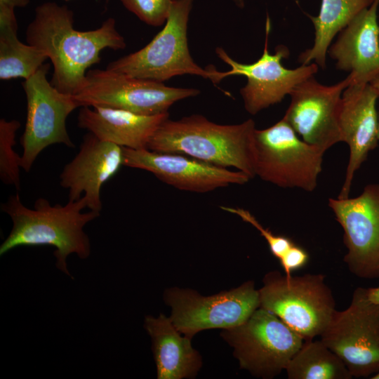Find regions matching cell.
<instances>
[{
  "instance_id": "ac0fdd59",
  "label": "cell",
  "mask_w": 379,
  "mask_h": 379,
  "mask_svg": "<svg viewBox=\"0 0 379 379\" xmlns=\"http://www.w3.org/2000/svg\"><path fill=\"white\" fill-rule=\"evenodd\" d=\"M375 0L360 12L328 48L337 69L349 72L350 84L370 83L379 74V24Z\"/></svg>"
},
{
  "instance_id": "8fae6325",
  "label": "cell",
  "mask_w": 379,
  "mask_h": 379,
  "mask_svg": "<svg viewBox=\"0 0 379 379\" xmlns=\"http://www.w3.org/2000/svg\"><path fill=\"white\" fill-rule=\"evenodd\" d=\"M164 300L172 309L171 322L190 338L204 329L238 326L260 307L259 291L253 281L211 296H202L190 289L171 288L164 293Z\"/></svg>"
},
{
  "instance_id": "603a6c76",
  "label": "cell",
  "mask_w": 379,
  "mask_h": 379,
  "mask_svg": "<svg viewBox=\"0 0 379 379\" xmlns=\"http://www.w3.org/2000/svg\"><path fill=\"white\" fill-rule=\"evenodd\" d=\"M289 379H351L344 362L321 340H304L285 368Z\"/></svg>"
},
{
  "instance_id": "d6a6232c",
  "label": "cell",
  "mask_w": 379,
  "mask_h": 379,
  "mask_svg": "<svg viewBox=\"0 0 379 379\" xmlns=\"http://www.w3.org/2000/svg\"><path fill=\"white\" fill-rule=\"evenodd\" d=\"M66 1H70V0H65ZM106 3H108L109 0H105Z\"/></svg>"
},
{
  "instance_id": "ffe728a7",
  "label": "cell",
  "mask_w": 379,
  "mask_h": 379,
  "mask_svg": "<svg viewBox=\"0 0 379 379\" xmlns=\"http://www.w3.org/2000/svg\"><path fill=\"white\" fill-rule=\"evenodd\" d=\"M145 328L152 341L157 378L180 379L194 376L201 360L192 347L190 339L182 336L169 317L160 314L157 318L146 316Z\"/></svg>"
},
{
  "instance_id": "e0dca14e",
  "label": "cell",
  "mask_w": 379,
  "mask_h": 379,
  "mask_svg": "<svg viewBox=\"0 0 379 379\" xmlns=\"http://www.w3.org/2000/svg\"><path fill=\"white\" fill-rule=\"evenodd\" d=\"M124 166L123 147L86 134L74 159L60 175V185L68 190V199L76 201L84 193L87 208L100 212L102 186Z\"/></svg>"
},
{
  "instance_id": "6da1fadb",
  "label": "cell",
  "mask_w": 379,
  "mask_h": 379,
  "mask_svg": "<svg viewBox=\"0 0 379 379\" xmlns=\"http://www.w3.org/2000/svg\"><path fill=\"white\" fill-rule=\"evenodd\" d=\"M73 23V11L66 5L46 1L35 8L25 32L27 44L43 51L51 61V84L70 95L81 86L88 69L100 62L102 50L124 49L126 46L113 18L88 31L77 30Z\"/></svg>"
},
{
  "instance_id": "d4e9b609",
  "label": "cell",
  "mask_w": 379,
  "mask_h": 379,
  "mask_svg": "<svg viewBox=\"0 0 379 379\" xmlns=\"http://www.w3.org/2000/svg\"><path fill=\"white\" fill-rule=\"evenodd\" d=\"M124 7L148 25L159 27L167 20L173 0H119Z\"/></svg>"
},
{
  "instance_id": "ba28073f",
  "label": "cell",
  "mask_w": 379,
  "mask_h": 379,
  "mask_svg": "<svg viewBox=\"0 0 379 379\" xmlns=\"http://www.w3.org/2000/svg\"><path fill=\"white\" fill-rule=\"evenodd\" d=\"M221 335L234 348L240 367L262 378H272L285 370L304 342L277 316L262 307Z\"/></svg>"
},
{
  "instance_id": "8992f818",
  "label": "cell",
  "mask_w": 379,
  "mask_h": 379,
  "mask_svg": "<svg viewBox=\"0 0 379 379\" xmlns=\"http://www.w3.org/2000/svg\"><path fill=\"white\" fill-rule=\"evenodd\" d=\"M254 142L255 175L279 187L314 190L325 152L301 140L286 120L255 128Z\"/></svg>"
},
{
  "instance_id": "30bf717a",
  "label": "cell",
  "mask_w": 379,
  "mask_h": 379,
  "mask_svg": "<svg viewBox=\"0 0 379 379\" xmlns=\"http://www.w3.org/2000/svg\"><path fill=\"white\" fill-rule=\"evenodd\" d=\"M50 65L44 63L22 84L27 100V118L20 139V167L29 172L47 147L63 144L72 148L66 126L68 116L79 107L73 95L60 92L47 79Z\"/></svg>"
},
{
  "instance_id": "cb8c5ba5",
  "label": "cell",
  "mask_w": 379,
  "mask_h": 379,
  "mask_svg": "<svg viewBox=\"0 0 379 379\" xmlns=\"http://www.w3.org/2000/svg\"><path fill=\"white\" fill-rule=\"evenodd\" d=\"M20 123L15 119L0 120V178L18 192L21 190L20 168L21 157L14 149Z\"/></svg>"
},
{
  "instance_id": "4316f807",
  "label": "cell",
  "mask_w": 379,
  "mask_h": 379,
  "mask_svg": "<svg viewBox=\"0 0 379 379\" xmlns=\"http://www.w3.org/2000/svg\"><path fill=\"white\" fill-rule=\"evenodd\" d=\"M309 260L307 252L302 247L295 244L279 260L285 274L288 277L292 275V272L304 267Z\"/></svg>"
},
{
  "instance_id": "3957f363",
  "label": "cell",
  "mask_w": 379,
  "mask_h": 379,
  "mask_svg": "<svg viewBox=\"0 0 379 379\" xmlns=\"http://www.w3.org/2000/svg\"><path fill=\"white\" fill-rule=\"evenodd\" d=\"M255 122L221 125L202 115L163 121L150 138L147 149L184 154L218 166L234 167L251 179L255 171Z\"/></svg>"
},
{
  "instance_id": "9a60e30c",
  "label": "cell",
  "mask_w": 379,
  "mask_h": 379,
  "mask_svg": "<svg viewBox=\"0 0 379 379\" xmlns=\"http://www.w3.org/2000/svg\"><path fill=\"white\" fill-rule=\"evenodd\" d=\"M124 166L152 173L178 190L204 193L231 184L244 185L251 178L197 159L175 153L123 147Z\"/></svg>"
},
{
  "instance_id": "1f68e13d",
  "label": "cell",
  "mask_w": 379,
  "mask_h": 379,
  "mask_svg": "<svg viewBox=\"0 0 379 379\" xmlns=\"http://www.w3.org/2000/svg\"><path fill=\"white\" fill-rule=\"evenodd\" d=\"M371 378V379H379V372L374 374Z\"/></svg>"
},
{
  "instance_id": "484cf974",
  "label": "cell",
  "mask_w": 379,
  "mask_h": 379,
  "mask_svg": "<svg viewBox=\"0 0 379 379\" xmlns=\"http://www.w3.org/2000/svg\"><path fill=\"white\" fill-rule=\"evenodd\" d=\"M220 208L227 212L238 215L244 221L250 223L256 228L267 241L272 255L279 260L295 244L288 237L274 234L270 230L263 227L256 218L244 208L224 206H220Z\"/></svg>"
},
{
  "instance_id": "44dd1931",
  "label": "cell",
  "mask_w": 379,
  "mask_h": 379,
  "mask_svg": "<svg viewBox=\"0 0 379 379\" xmlns=\"http://www.w3.org/2000/svg\"><path fill=\"white\" fill-rule=\"evenodd\" d=\"M15 8L0 5V79H26L48 58L39 48L21 42L17 36Z\"/></svg>"
},
{
  "instance_id": "9c48e42d",
  "label": "cell",
  "mask_w": 379,
  "mask_h": 379,
  "mask_svg": "<svg viewBox=\"0 0 379 379\" xmlns=\"http://www.w3.org/2000/svg\"><path fill=\"white\" fill-rule=\"evenodd\" d=\"M321 340L344 362L352 378L379 372V305L357 288L349 307L335 310Z\"/></svg>"
},
{
  "instance_id": "52a82bcc",
  "label": "cell",
  "mask_w": 379,
  "mask_h": 379,
  "mask_svg": "<svg viewBox=\"0 0 379 379\" xmlns=\"http://www.w3.org/2000/svg\"><path fill=\"white\" fill-rule=\"evenodd\" d=\"M199 93L195 88L170 87L106 68L88 70L73 97L79 107H112L151 116L167 113L175 102Z\"/></svg>"
},
{
  "instance_id": "7a4b0ae2",
  "label": "cell",
  "mask_w": 379,
  "mask_h": 379,
  "mask_svg": "<svg viewBox=\"0 0 379 379\" xmlns=\"http://www.w3.org/2000/svg\"><path fill=\"white\" fill-rule=\"evenodd\" d=\"M87 203L84 196L76 201L68 200L65 205H51L41 197L35 201L34 208H29L18 192L10 195L1 204V210L10 216L13 227L0 246V255L21 246H52L56 248L53 255L57 268L72 277L66 259L72 253L81 259L89 256L90 240L84 227L100 216L98 211L83 213Z\"/></svg>"
},
{
  "instance_id": "277c9868",
  "label": "cell",
  "mask_w": 379,
  "mask_h": 379,
  "mask_svg": "<svg viewBox=\"0 0 379 379\" xmlns=\"http://www.w3.org/2000/svg\"><path fill=\"white\" fill-rule=\"evenodd\" d=\"M194 0H173L164 28L145 47L110 63L107 69L129 77L163 82L175 76L195 74L221 81V72L199 66L190 55L187 29Z\"/></svg>"
},
{
  "instance_id": "d6986e66",
  "label": "cell",
  "mask_w": 379,
  "mask_h": 379,
  "mask_svg": "<svg viewBox=\"0 0 379 379\" xmlns=\"http://www.w3.org/2000/svg\"><path fill=\"white\" fill-rule=\"evenodd\" d=\"M168 112L141 115L129 111L100 106L81 107L78 126L99 139L134 149H147V144Z\"/></svg>"
},
{
  "instance_id": "5b68a950",
  "label": "cell",
  "mask_w": 379,
  "mask_h": 379,
  "mask_svg": "<svg viewBox=\"0 0 379 379\" xmlns=\"http://www.w3.org/2000/svg\"><path fill=\"white\" fill-rule=\"evenodd\" d=\"M262 283L260 307L277 316L304 340L320 335L336 310L324 274L288 277L274 270L265 275Z\"/></svg>"
},
{
  "instance_id": "2e32d148",
  "label": "cell",
  "mask_w": 379,
  "mask_h": 379,
  "mask_svg": "<svg viewBox=\"0 0 379 379\" xmlns=\"http://www.w3.org/2000/svg\"><path fill=\"white\" fill-rule=\"evenodd\" d=\"M378 93L370 83L350 84L343 92L339 112L342 141L350 148L345 179L337 198L349 197L355 172L378 143Z\"/></svg>"
},
{
  "instance_id": "7402d4cb",
  "label": "cell",
  "mask_w": 379,
  "mask_h": 379,
  "mask_svg": "<svg viewBox=\"0 0 379 379\" xmlns=\"http://www.w3.org/2000/svg\"><path fill=\"white\" fill-rule=\"evenodd\" d=\"M374 1L321 0L319 15L316 17L307 15L313 23L315 37L313 46L300 55L299 62L307 65L314 60L324 69L326 53L334 36Z\"/></svg>"
},
{
  "instance_id": "83f0119b",
  "label": "cell",
  "mask_w": 379,
  "mask_h": 379,
  "mask_svg": "<svg viewBox=\"0 0 379 379\" xmlns=\"http://www.w3.org/2000/svg\"><path fill=\"white\" fill-rule=\"evenodd\" d=\"M29 3V0H0V5H5L13 8H22Z\"/></svg>"
},
{
  "instance_id": "4fadbf2b",
  "label": "cell",
  "mask_w": 379,
  "mask_h": 379,
  "mask_svg": "<svg viewBox=\"0 0 379 379\" xmlns=\"http://www.w3.org/2000/svg\"><path fill=\"white\" fill-rule=\"evenodd\" d=\"M328 206L344 231V262L355 276L379 278V183L357 197L330 198Z\"/></svg>"
},
{
  "instance_id": "f1b7e54d",
  "label": "cell",
  "mask_w": 379,
  "mask_h": 379,
  "mask_svg": "<svg viewBox=\"0 0 379 379\" xmlns=\"http://www.w3.org/2000/svg\"><path fill=\"white\" fill-rule=\"evenodd\" d=\"M366 288L368 298L379 305V286Z\"/></svg>"
},
{
  "instance_id": "7c38bea8",
  "label": "cell",
  "mask_w": 379,
  "mask_h": 379,
  "mask_svg": "<svg viewBox=\"0 0 379 379\" xmlns=\"http://www.w3.org/2000/svg\"><path fill=\"white\" fill-rule=\"evenodd\" d=\"M270 27V20L267 15L263 53L253 63L237 62L223 48L215 49L219 58L231 67L228 72H222V79L232 75H243L247 78V84L241 88L240 93L246 110L253 115L280 102L297 85L318 71V65L314 63L301 65L293 69L285 68L281 60L288 58L289 51L281 45L277 47L274 54H270L268 50Z\"/></svg>"
},
{
  "instance_id": "5bb4252c",
  "label": "cell",
  "mask_w": 379,
  "mask_h": 379,
  "mask_svg": "<svg viewBox=\"0 0 379 379\" xmlns=\"http://www.w3.org/2000/svg\"><path fill=\"white\" fill-rule=\"evenodd\" d=\"M351 76L332 86L319 83L314 76L297 85L283 119L305 142L324 152L341 142L339 112L343 91Z\"/></svg>"
},
{
  "instance_id": "4dcf8cb0",
  "label": "cell",
  "mask_w": 379,
  "mask_h": 379,
  "mask_svg": "<svg viewBox=\"0 0 379 379\" xmlns=\"http://www.w3.org/2000/svg\"><path fill=\"white\" fill-rule=\"evenodd\" d=\"M237 4L239 6H243L244 5V2H243V0H234Z\"/></svg>"
},
{
  "instance_id": "f546056e",
  "label": "cell",
  "mask_w": 379,
  "mask_h": 379,
  "mask_svg": "<svg viewBox=\"0 0 379 379\" xmlns=\"http://www.w3.org/2000/svg\"><path fill=\"white\" fill-rule=\"evenodd\" d=\"M370 84L376 90L379 98V74L371 81ZM378 140H379V112H378Z\"/></svg>"
}]
</instances>
